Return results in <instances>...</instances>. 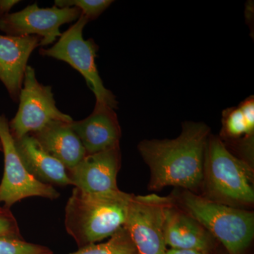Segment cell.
<instances>
[{
    "instance_id": "obj_9",
    "label": "cell",
    "mask_w": 254,
    "mask_h": 254,
    "mask_svg": "<svg viewBox=\"0 0 254 254\" xmlns=\"http://www.w3.org/2000/svg\"><path fill=\"white\" fill-rule=\"evenodd\" d=\"M81 14L76 7L40 8L34 3L0 18V31L9 36H38L41 38L40 46H46L61 36L62 25L77 21Z\"/></svg>"
},
{
    "instance_id": "obj_4",
    "label": "cell",
    "mask_w": 254,
    "mask_h": 254,
    "mask_svg": "<svg viewBox=\"0 0 254 254\" xmlns=\"http://www.w3.org/2000/svg\"><path fill=\"white\" fill-rule=\"evenodd\" d=\"M182 203L189 215L197 220L210 235L221 242L230 254H240L252 242L254 214L214 201L185 190Z\"/></svg>"
},
{
    "instance_id": "obj_16",
    "label": "cell",
    "mask_w": 254,
    "mask_h": 254,
    "mask_svg": "<svg viewBox=\"0 0 254 254\" xmlns=\"http://www.w3.org/2000/svg\"><path fill=\"white\" fill-rule=\"evenodd\" d=\"M70 254H138L126 229L123 227L106 242L82 247Z\"/></svg>"
},
{
    "instance_id": "obj_20",
    "label": "cell",
    "mask_w": 254,
    "mask_h": 254,
    "mask_svg": "<svg viewBox=\"0 0 254 254\" xmlns=\"http://www.w3.org/2000/svg\"><path fill=\"white\" fill-rule=\"evenodd\" d=\"M0 237L23 239L16 218L5 207H0Z\"/></svg>"
},
{
    "instance_id": "obj_23",
    "label": "cell",
    "mask_w": 254,
    "mask_h": 254,
    "mask_svg": "<svg viewBox=\"0 0 254 254\" xmlns=\"http://www.w3.org/2000/svg\"><path fill=\"white\" fill-rule=\"evenodd\" d=\"M164 254H205L194 250H179V249H170L167 250Z\"/></svg>"
},
{
    "instance_id": "obj_17",
    "label": "cell",
    "mask_w": 254,
    "mask_h": 254,
    "mask_svg": "<svg viewBox=\"0 0 254 254\" xmlns=\"http://www.w3.org/2000/svg\"><path fill=\"white\" fill-rule=\"evenodd\" d=\"M254 128L247 123L245 115L239 108H232L222 113L221 136L231 139L244 137L246 144L253 145Z\"/></svg>"
},
{
    "instance_id": "obj_15",
    "label": "cell",
    "mask_w": 254,
    "mask_h": 254,
    "mask_svg": "<svg viewBox=\"0 0 254 254\" xmlns=\"http://www.w3.org/2000/svg\"><path fill=\"white\" fill-rule=\"evenodd\" d=\"M31 135L47 153L61 162L68 170L74 168L86 155L71 123L53 122Z\"/></svg>"
},
{
    "instance_id": "obj_22",
    "label": "cell",
    "mask_w": 254,
    "mask_h": 254,
    "mask_svg": "<svg viewBox=\"0 0 254 254\" xmlns=\"http://www.w3.org/2000/svg\"><path fill=\"white\" fill-rule=\"evenodd\" d=\"M18 2V0H0V18L9 14L11 8Z\"/></svg>"
},
{
    "instance_id": "obj_18",
    "label": "cell",
    "mask_w": 254,
    "mask_h": 254,
    "mask_svg": "<svg viewBox=\"0 0 254 254\" xmlns=\"http://www.w3.org/2000/svg\"><path fill=\"white\" fill-rule=\"evenodd\" d=\"M113 2L111 0H56L55 6L78 8L89 21L98 18Z\"/></svg>"
},
{
    "instance_id": "obj_19",
    "label": "cell",
    "mask_w": 254,
    "mask_h": 254,
    "mask_svg": "<svg viewBox=\"0 0 254 254\" xmlns=\"http://www.w3.org/2000/svg\"><path fill=\"white\" fill-rule=\"evenodd\" d=\"M0 254H53L43 246L34 245L23 239L0 237Z\"/></svg>"
},
{
    "instance_id": "obj_5",
    "label": "cell",
    "mask_w": 254,
    "mask_h": 254,
    "mask_svg": "<svg viewBox=\"0 0 254 254\" xmlns=\"http://www.w3.org/2000/svg\"><path fill=\"white\" fill-rule=\"evenodd\" d=\"M88 22L86 16L81 14L74 24L62 33L54 46L48 49L41 48L39 53L71 65L86 79L96 98L95 104L107 105L115 110L118 105L116 97L103 85L95 64L98 46L92 38L83 39V30Z\"/></svg>"
},
{
    "instance_id": "obj_14",
    "label": "cell",
    "mask_w": 254,
    "mask_h": 254,
    "mask_svg": "<svg viewBox=\"0 0 254 254\" xmlns=\"http://www.w3.org/2000/svg\"><path fill=\"white\" fill-rule=\"evenodd\" d=\"M15 145L25 167L38 181L51 186L71 185L67 169L47 153L32 135L16 140Z\"/></svg>"
},
{
    "instance_id": "obj_13",
    "label": "cell",
    "mask_w": 254,
    "mask_h": 254,
    "mask_svg": "<svg viewBox=\"0 0 254 254\" xmlns=\"http://www.w3.org/2000/svg\"><path fill=\"white\" fill-rule=\"evenodd\" d=\"M164 238L171 249L194 250L208 254L213 249L215 238L192 218L175 208L174 203L165 212Z\"/></svg>"
},
{
    "instance_id": "obj_3",
    "label": "cell",
    "mask_w": 254,
    "mask_h": 254,
    "mask_svg": "<svg viewBox=\"0 0 254 254\" xmlns=\"http://www.w3.org/2000/svg\"><path fill=\"white\" fill-rule=\"evenodd\" d=\"M254 171L248 162L232 154L221 138L210 133L205 147L203 180L208 199L230 205L254 202Z\"/></svg>"
},
{
    "instance_id": "obj_12",
    "label": "cell",
    "mask_w": 254,
    "mask_h": 254,
    "mask_svg": "<svg viewBox=\"0 0 254 254\" xmlns=\"http://www.w3.org/2000/svg\"><path fill=\"white\" fill-rule=\"evenodd\" d=\"M41 41L36 36L0 35V81L14 101L19 98L28 59Z\"/></svg>"
},
{
    "instance_id": "obj_11",
    "label": "cell",
    "mask_w": 254,
    "mask_h": 254,
    "mask_svg": "<svg viewBox=\"0 0 254 254\" xmlns=\"http://www.w3.org/2000/svg\"><path fill=\"white\" fill-rule=\"evenodd\" d=\"M71 127L84 147L86 155L120 145L122 132L118 116L115 110L107 105L95 104L88 118L73 121Z\"/></svg>"
},
{
    "instance_id": "obj_8",
    "label": "cell",
    "mask_w": 254,
    "mask_h": 254,
    "mask_svg": "<svg viewBox=\"0 0 254 254\" xmlns=\"http://www.w3.org/2000/svg\"><path fill=\"white\" fill-rule=\"evenodd\" d=\"M0 146L4 160V175L0 184V202L4 203L5 208L9 209L28 197L53 200L60 196L54 187L38 181L28 171L18 155L9 122L4 115H0Z\"/></svg>"
},
{
    "instance_id": "obj_7",
    "label": "cell",
    "mask_w": 254,
    "mask_h": 254,
    "mask_svg": "<svg viewBox=\"0 0 254 254\" xmlns=\"http://www.w3.org/2000/svg\"><path fill=\"white\" fill-rule=\"evenodd\" d=\"M173 203L170 197L155 193L133 195L124 227L138 254H164L166 252L164 238L165 212Z\"/></svg>"
},
{
    "instance_id": "obj_2",
    "label": "cell",
    "mask_w": 254,
    "mask_h": 254,
    "mask_svg": "<svg viewBox=\"0 0 254 254\" xmlns=\"http://www.w3.org/2000/svg\"><path fill=\"white\" fill-rule=\"evenodd\" d=\"M132 196L121 190L89 194L74 187L65 208L66 232L80 248L110 238L125 225Z\"/></svg>"
},
{
    "instance_id": "obj_10",
    "label": "cell",
    "mask_w": 254,
    "mask_h": 254,
    "mask_svg": "<svg viewBox=\"0 0 254 254\" xmlns=\"http://www.w3.org/2000/svg\"><path fill=\"white\" fill-rule=\"evenodd\" d=\"M121 168L120 147L86 155L68 170L71 185L89 194H105L118 191L117 177Z\"/></svg>"
},
{
    "instance_id": "obj_6",
    "label": "cell",
    "mask_w": 254,
    "mask_h": 254,
    "mask_svg": "<svg viewBox=\"0 0 254 254\" xmlns=\"http://www.w3.org/2000/svg\"><path fill=\"white\" fill-rule=\"evenodd\" d=\"M18 100L17 113L9 123L10 132L15 141L40 131L53 122L71 123L73 121L69 115L57 108L51 87L41 84L37 79L34 68L28 65Z\"/></svg>"
},
{
    "instance_id": "obj_1",
    "label": "cell",
    "mask_w": 254,
    "mask_h": 254,
    "mask_svg": "<svg viewBox=\"0 0 254 254\" xmlns=\"http://www.w3.org/2000/svg\"><path fill=\"white\" fill-rule=\"evenodd\" d=\"M210 134L205 123L185 122L176 138L140 142L138 151L150 169V190L173 186L190 190L203 184L205 150Z\"/></svg>"
},
{
    "instance_id": "obj_21",
    "label": "cell",
    "mask_w": 254,
    "mask_h": 254,
    "mask_svg": "<svg viewBox=\"0 0 254 254\" xmlns=\"http://www.w3.org/2000/svg\"><path fill=\"white\" fill-rule=\"evenodd\" d=\"M239 108L242 110L245 115L247 123L252 128H254V96H250V98L244 100Z\"/></svg>"
}]
</instances>
